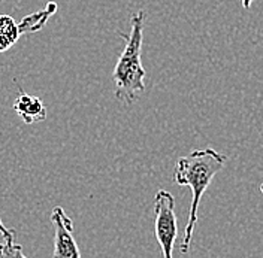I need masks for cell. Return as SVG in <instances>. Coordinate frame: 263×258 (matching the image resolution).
I'll return each mask as SVG.
<instances>
[{"label": "cell", "instance_id": "5", "mask_svg": "<svg viewBox=\"0 0 263 258\" xmlns=\"http://www.w3.org/2000/svg\"><path fill=\"white\" fill-rule=\"evenodd\" d=\"M18 90H20V94L14 102V109L18 113V116L26 124H34V123L44 121L47 118V108L44 106L42 100L39 97L24 93L20 87Z\"/></svg>", "mask_w": 263, "mask_h": 258}, {"label": "cell", "instance_id": "8", "mask_svg": "<svg viewBox=\"0 0 263 258\" xmlns=\"http://www.w3.org/2000/svg\"><path fill=\"white\" fill-rule=\"evenodd\" d=\"M0 258H27L23 254V246L18 243H0Z\"/></svg>", "mask_w": 263, "mask_h": 258}, {"label": "cell", "instance_id": "3", "mask_svg": "<svg viewBox=\"0 0 263 258\" xmlns=\"http://www.w3.org/2000/svg\"><path fill=\"white\" fill-rule=\"evenodd\" d=\"M154 233L160 245L163 258H174V245L178 236V224L175 215V199L174 195L160 190L154 200Z\"/></svg>", "mask_w": 263, "mask_h": 258}, {"label": "cell", "instance_id": "7", "mask_svg": "<svg viewBox=\"0 0 263 258\" xmlns=\"http://www.w3.org/2000/svg\"><path fill=\"white\" fill-rule=\"evenodd\" d=\"M21 36L18 24L9 15H0V52L8 51Z\"/></svg>", "mask_w": 263, "mask_h": 258}, {"label": "cell", "instance_id": "4", "mask_svg": "<svg viewBox=\"0 0 263 258\" xmlns=\"http://www.w3.org/2000/svg\"><path fill=\"white\" fill-rule=\"evenodd\" d=\"M51 224L54 228L52 258H81L80 248L73 237V221L66 215L63 208L55 206L52 209Z\"/></svg>", "mask_w": 263, "mask_h": 258}, {"label": "cell", "instance_id": "9", "mask_svg": "<svg viewBox=\"0 0 263 258\" xmlns=\"http://www.w3.org/2000/svg\"><path fill=\"white\" fill-rule=\"evenodd\" d=\"M0 234L3 236L5 242H9V243L14 242L15 231H14V230H11V228H8V227H5L3 221H2V218H0Z\"/></svg>", "mask_w": 263, "mask_h": 258}, {"label": "cell", "instance_id": "1", "mask_svg": "<svg viewBox=\"0 0 263 258\" xmlns=\"http://www.w3.org/2000/svg\"><path fill=\"white\" fill-rule=\"evenodd\" d=\"M228 157L217 152L213 148L205 149H195L189 155L181 157L177 162L175 172H174V181L181 187H189L192 190V206H190V215L189 221L184 230V239L181 242V252H189V246L193 237L195 226L197 223V209L203 193L211 185L214 176L223 170L226 166Z\"/></svg>", "mask_w": 263, "mask_h": 258}, {"label": "cell", "instance_id": "6", "mask_svg": "<svg viewBox=\"0 0 263 258\" xmlns=\"http://www.w3.org/2000/svg\"><path fill=\"white\" fill-rule=\"evenodd\" d=\"M55 11H57V5H55L54 2H49L45 9H42V11H39V12H34L32 15L24 16V18L18 23L20 33L24 34V33L39 32L41 29H44V26L47 24L48 18L52 15Z\"/></svg>", "mask_w": 263, "mask_h": 258}, {"label": "cell", "instance_id": "2", "mask_svg": "<svg viewBox=\"0 0 263 258\" xmlns=\"http://www.w3.org/2000/svg\"><path fill=\"white\" fill-rule=\"evenodd\" d=\"M144 11H138L132 15L130 34H118L126 41V47L123 49L118 62L112 72V81L115 84V97L132 105L138 100V96L145 91V76L147 72L141 62V48L144 41Z\"/></svg>", "mask_w": 263, "mask_h": 258}, {"label": "cell", "instance_id": "10", "mask_svg": "<svg viewBox=\"0 0 263 258\" xmlns=\"http://www.w3.org/2000/svg\"><path fill=\"white\" fill-rule=\"evenodd\" d=\"M251 3H253V0H242V8H244V9H248V8L251 6Z\"/></svg>", "mask_w": 263, "mask_h": 258}, {"label": "cell", "instance_id": "11", "mask_svg": "<svg viewBox=\"0 0 263 258\" xmlns=\"http://www.w3.org/2000/svg\"><path fill=\"white\" fill-rule=\"evenodd\" d=\"M260 193L263 194V184H262V185H260Z\"/></svg>", "mask_w": 263, "mask_h": 258}]
</instances>
